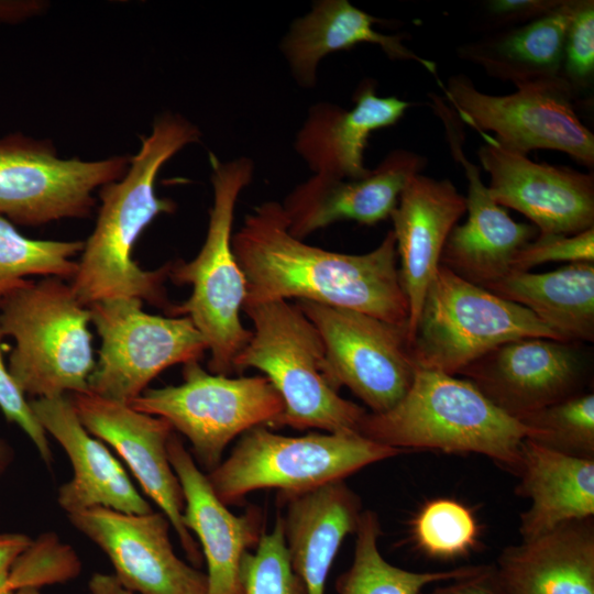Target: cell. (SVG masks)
Returning <instances> with one entry per match:
<instances>
[{
    "instance_id": "6da1fadb",
    "label": "cell",
    "mask_w": 594,
    "mask_h": 594,
    "mask_svg": "<svg viewBox=\"0 0 594 594\" xmlns=\"http://www.w3.org/2000/svg\"><path fill=\"white\" fill-rule=\"evenodd\" d=\"M287 224L282 204L265 201L232 235L246 282L244 304L308 300L361 311L408 331L409 304L392 230L374 250L345 254L307 244Z\"/></svg>"
},
{
    "instance_id": "7a4b0ae2",
    "label": "cell",
    "mask_w": 594,
    "mask_h": 594,
    "mask_svg": "<svg viewBox=\"0 0 594 594\" xmlns=\"http://www.w3.org/2000/svg\"><path fill=\"white\" fill-rule=\"evenodd\" d=\"M197 125L178 113L164 112L151 133L141 136V147L131 156L123 177L99 188L101 206L84 248L70 288L85 307L114 298H138L165 308L169 304L164 282L172 262L155 271L141 268L132 258L133 246L146 227L161 213H173L176 204L156 195L162 166L185 146L198 143Z\"/></svg>"
},
{
    "instance_id": "3957f363",
    "label": "cell",
    "mask_w": 594,
    "mask_h": 594,
    "mask_svg": "<svg viewBox=\"0 0 594 594\" xmlns=\"http://www.w3.org/2000/svg\"><path fill=\"white\" fill-rule=\"evenodd\" d=\"M358 432L407 452L482 454L515 475L522 441L535 436L468 380L420 367L406 395L387 411L366 413Z\"/></svg>"
},
{
    "instance_id": "277c9868",
    "label": "cell",
    "mask_w": 594,
    "mask_h": 594,
    "mask_svg": "<svg viewBox=\"0 0 594 594\" xmlns=\"http://www.w3.org/2000/svg\"><path fill=\"white\" fill-rule=\"evenodd\" d=\"M242 309L253 329L233 370L257 369L276 388L284 410L272 427L358 432L367 411L330 384L321 337L297 304L278 299L244 304Z\"/></svg>"
},
{
    "instance_id": "5b68a950",
    "label": "cell",
    "mask_w": 594,
    "mask_h": 594,
    "mask_svg": "<svg viewBox=\"0 0 594 594\" xmlns=\"http://www.w3.org/2000/svg\"><path fill=\"white\" fill-rule=\"evenodd\" d=\"M213 201L205 242L189 262H172L168 277L190 285L187 300L173 305L167 315L188 317L204 337L210 373H234L233 361L251 338L240 310L246 298V282L232 248V227L238 198L252 182L254 163L240 156L221 161L209 153Z\"/></svg>"
},
{
    "instance_id": "8992f818",
    "label": "cell",
    "mask_w": 594,
    "mask_h": 594,
    "mask_svg": "<svg viewBox=\"0 0 594 594\" xmlns=\"http://www.w3.org/2000/svg\"><path fill=\"white\" fill-rule=\"evenodd\" d=\"M90 312L57 277L29 280L0 304V324L15 344L8 370L24 393L52 398L89 392L96 361Z\"/></svg>"
},
{
    "instance_id": "52a82bcc",
    "label": "cell",
    "mask_w": 594,
    "mask_h": 594,
    "mask_svg": "<svg viewBox=\"0 0 594 594\" xmlns=\"http://www.w3.org/2000/svg\"><path fill=\"white\" fill-rule=\"evenodd\" d=\"M406 452L358 432L289 437L257 426L242 433L229 457L206 475L217 496L232 505L258 490L307 492Z\"/></svg>"
},
{
    "instance_id": "ba28073f",
    "label": "cell",
    "mask_w": 594,
    "mask_h": 594,
    "mask_svg": "<svg viewBox=\"0 0 594 594\" xmlns=\"http://www.w3.org/2000/svg\"><path fill=\"white\" fill-rule=\"evenodd\" d=\"M521 338H561L529 309L440 265L415 324L416 367L457 375L494 348Z\"/></svg>"
},
{
    "instance_id": "9c48e42d",
    "label": "cell",
    "mask_w": 594,
    "mask_h": 594,
    "mask_svg": "<svg viewBox=\"0 0 594 594\" xmlns=\"http://www.w3.org/2000/svg\"><path fill=\"white\" fill-rule=\"evenodd\" d=\"M183 383L146 388L129 405L161 417L185 436L201 466L212 471L227 446L257 426L272 427L284 403L265 376L213 374L199 361L184 364Z\"/></svg>"
},
{
    "instance_id": "30bf717a",
    "label": "cell",
    "mask_w": 594,
    "mask_h": 594,
    "mask_svg": "<svg viewBox=\"0 0 594 594\" xmlns=\"http://www.w3.org/2000/svg\"><path fill=\"white\" fill-rule=\"evenodd\" d=\"M440 88L462 123L493 132L504 148L522 155L556 150L593 167L594 134L576 114L574 91L562 77L519 85L503 96L482 92L463 74L452 75Z\"/></svg>"
},
{
    "instance_id": "8fae6325",
    "label": "cell",
    "mask_w": 594,
    "mask_h": 594,
    "mask_svg": "<svg viewBox=\"0 0 594 594\" xmlns=\"http://www.w3.org/2000/svg\"><path fill=\"white\" fill-rule=\"evenodd\" d=\"M138 298L88 306L101 344L89 392L130 404L161 372L199 361L207 343L188 317L150 315Z\"/></svg>"
},
{
    "instance_id": "7c38bea8",
    "label": "cell",
    "mask_w": 594,
    "mask_h": 594,
    "mask_svg": "<svg viewBox=\"0 0 594 594\" xmlns=\"http://www.w3.org/2000/svg\"><path fill=\"white\" fill-rule=\"evenodd\" d=\"M130 160H65L48 140L0 138V217L28 227L86 218L96 205L94 190L123 177Z\"/></svg>"
},
{
    "instance_id": "4fadbf2b",
    "label": "cell",
    "mask_w": 594,
    "mask_h": 594,
    "mask_svg": "<svg viewBox=\"0 0 594 594\" xmlns=\"http://www.w3.org/2000/svg\"><path fill=\"white\" fill-rule=\"evenodd\" d=\"M296 304L321 337L327 376L337 391L349 388L374 414L406 395L416 371L407 327L352 309Z\"/></svg>"
},
{
    "instance_id": "5bb4252c",
    "label": "cell",
    "mask_w": 594,
    "mask_h": 594,
    "mask_svg": "<svg viewBox=\"0 0 594 594\" xmlns=\"http://www.w3.org/2000/svg\"><path fill=\"white\" fill-rule=\"evenodd\" d=\"M430 107L441 120L455 162L468 180L466 221L455 226L444 244L440 265L461 278L485 287L512 272L516 253L538 234L531 223L516 222L490 196L481 169L464 154L463 123L444 98L429 94Z\"/></svg>"
},
{
    "instance_id": "9a60e30c",
    "label": "cell",
    "mask_w": 594,
    "mask_h": 594,
    "mask_svg": "<svg viewBox=\"0 0 594 594\" xmlns=\"http://www.w3.org/2000/svg\"><path fill=\"white\" fill-rule=\"evenodd\" d=\"M109 558L118 582L139 594H207L206 573L180 560L162 512L132 514L94 507L67 515Z\"/></svg>"
},
{
    "instance_id": "2e32d148",
    "label": "cell",
    "mask_w": 594,
    "mask_h": 594,
    "mask_svg": "<svg viewBox=\"0 0 594 594\" xmlns=\"http://www.w3.org/2000/svg\"><path fill=\"white\" fill-rule=\"evenodd\" d=\"M68 398L84 427L123 459L169 520L188 559L199 564L198 546L183 521L182 486L168 459L167 444L174 432L169 422L90 392L69 394Z\"/></svg>"
},
{
    "instance_id": "e0dca14e",
    "label": "cell",
    "mask_w": 594,
    "mask_h": 594,
    "mask_svg": "<svg viewBox=\"0 0 594 594\" xmlns=\"http://www.w3.org/2000/svg\"><path fill=\"white\" fill-rule=\"evenodd\" d=\"M477 133L484 140L477 156L497 205L522 213L539 234H575L594 227L593 173L536 163L488 133Z\"/></svg>"
},
{
    "instance_id": "ac0fdd59",
    "label": "cell",
    "mask_w": 594,
    "mask_h": 594,
    "mask_svg": "<svg viewBox=\"0 0 594 594\" xmlns=\"http://www.w3.org/2000/svg\"><path fill=\"white\" fill-rule=\"evenodd\" d=\"M585 361L574 342L521 338L503 343L459 373L519 419L582 392Z\"/></svg>"
},
{
    "instance_id": "d6986e66",
    "label": "cell",
    "mask_w": 594,
    "mask_h": 594,
    "mask_svg": "<svg viewBox=\"0 0 594 594\" xmlns=\"http://www.w3.org/2000/svg\"><path fill=\"white\" fill-rule=\"evenodd\" d=\"M425 165L424 156L398 148L361 178L314 175L297 185L282 204L288 231L304 240L341 220L376 224L391 217L403 190Z\"/></svg>"
},
{
    "instance_id": "ffe728a7",
    "label": "cell",
    "mask_w": 594,
    "mask_h": 594,
    "mask_svg": "<svg viewBox=\"0 0 594 594\" xmlns=\"http://www.w3.org/2000/svg\"><path fill=\"white\" fill-rule=\"evenodd\" d=\"M167 451L184 495V525L197 535L206 559L207 594H244L242 562L263 534L260 510L232 514L175 432Z\"/></svg>"
},
{
    "instance_id": "44dd1931",
    "label": "cell",
    "mask_w": 594,
    "mask_h": 594,
    "mask_svg": "<svg viewBox=\"0 0 594 594\" xmlns=\"http://www.w3.org/2000/svg\"><path fill=\"white\" fill-rule=\"evenodd\" d=\"M30 405L46 435L61 444L72 463L73 476L57 492V504L67 515L94 507L152 512L117 458L84 427L68 396L34 398Z\"/></svg>"
},
{
    "instance_id": "7402d4cb",
    "label": "cell",
    "mask_w": 594,
    "mask_h": 594,
    "mask_svg": "<svg viewBox=\"0 0 594 594\" xmlns=\"http://www.w3.org/2000/svg\"><path fill=\"white\" fill-rule=\"evenodd\" d=\"M465 211V197L451 180L417 174L389 217L400 264L399 277L409 304V342L447 239Z\"/></svg>"
},
{
    "instance_id": "603a6c76",
    "label": "cell",
    "mask_w": 594,
    "mask_h": 594,
    "mask_svg": "<svg viewBox=\"0 0 594 594\" xmlns=\"http://www.w3.org/2000/svg\"><path fill=\"white\" fill-rule=\"evenodd\" d=\"M410 106L394 96L380 97L373 82H364L351 109L330 102L314 105L296 134L295 151L314 175L337 179L364 177L370 172L363 157L371 134L397 123Z\"/></svg>"
},
{
    "instance_id": "cb8c5ba5",
    "label": "cell",
    "mask_w": 594,
    "mask_h": 594,
    "mask_svg": "<svg viewBox=\"0 0 594 594\" xmlns=\"http://www.w3.org/2000/svg\"><path fill=\"white\" fill-rule=\"evenodd\" d=\"M278 497L286 507L280 516L292 568L308 594H324L339 548L356 530L363 512L361 499L344 480Z\"/></svg>"
},
{
    "instance_id": "d4e9b609",
    "label": "cell",
    "mask_w": 594,
    "mask_h": 594,
    "mask_svg": "<svg viewBox=\"0 0 594 594\" xmlns=\"http://www.w3.org/2000/svg\"><path fill=\"white\" fill-rule=\"evenodd\" d=\"M494 566L504 594H594L593 517L507 546Z\"/></svg>"
},
{
    "instance_id": "484cf974",
    "label": "cell",
    "mask_w": 594,
    "mask_h": 594,
    "mask_svg": "<svg viewBox=\"0 0 594 594\" xmlns=\"http://www.w3.org/2000/svg\"><path fill=\"white\" fill-rule=\"evenodd\" d=\"M516 494L530 499L520 514L522 541L594 516V459L558 452L526 438Z\"/></svg>"
},
{
    "instance_id": "4316f807",
    "label": "cell",
    "mask_w": 594,
    "mask_h": 594,
    "mask_svg": "<svg viewBox=\"0 0 594 594\" xmlns=\"http://www.w3.org/2000/svg\"><path fill=\"white\" fill-rule=\"evenodd\" d=\"M377 19L346 0H320L311 10L295 20L280 43L297 82L311 88L317 82L320 61L330 53L350 50L361 43L377 44L392 59L418 63L435 78L437 65L417 55L402 43L398 35L377 32L373 25Z\"/></svg>"
},
{
    "instance_id": "83f0119b",
    "label": "cell",
    "mask_w": 594,
    "mask_h": 594,
    "mask_svg": "<svg viewBox=\"0 0 594 594\" xmlns=\"http://www.w3.org/2000/svg\"><path fill=\"white\" fill-rule=\"evenodd\" d=\"M578 4L579 0H562L538 19L460 47L459 56L515 86L560 78L565 36Z\"/></svg>"
},
{
    "instance_id": "f1b7e54d",
    "label": "cell",
    "mask_w": 594,
    "mask_h": 594,
    "mask_svg": "<svg viewBox=\"0 0 594 594\" xmlns=\"http://www.w3.org/2000/svg\"><path fill=\"white\" fill-rule=\"evenodd\" d=\"M484 288L529 309L564 342L594 340V262L547 273L512 271Z\"/></svg>"
},
{
    "instance_id": "f546056e",
    "label": "cell",
    "mask_w": 594,
    "mask_h": 594,
    "mask_svg": "<svg viewBox=\"0 0 594 594\" xmlns=\"http://www.w3.org/2000/svg\"><path fill=\"white\" fill-rule=\"evenodd\" d=\"M354 534L353 561L337 580L338 594H421L430 584L459 579L477 566L416 572L391 564L378 549L382 535L380 518L370 509H363Z\"/></svg>"
},
{
    "instance_id": "4dcf8cb0",
    "label": "cell",
    "mask_w": 594,
    "mask_h": 594,
    "mask_svg": "<svg viewBox=\"0 0 594 594\" xmlns=\"http://www.w3.org/2000/svg\"><path fill=\"white\" fill-rule=\"evenodd\" d=\"M82 241L35 240L24 237L7 218L0 217V304L24 286L29 276L73 278L75 255Z\"/></svg>"
},
{
    "instance_id": "1f68e13d",
    "label": "cell",
    "mask_w": 594,
    "mask_h": 594,
    "mask_svg": "<svg viewBox=\"0 0 594 594\" xmlns=\"http://www.w3.org/2000/svg\"><path fill=\"white\" fill-rule=\"evenodd\" d=\"M535 442L558 452L594 459V394L578 393L518 419Z\"/></svg>"
},
{
    "instance_id": "d6a6232c",
    "label": "cell",
    "mask_w": 594,
    "mask_h": 594,
    "mask_svg": "<svg viewBox=\"0 0 594 594\" xmlns=\"http://www.w3.org/2000/svg\"><path fill=\"white\" fill-rule=\"evenodd\" d=\"M417 546L431 558L455 559L475 548L480 526L473 512L452 498L427 502L413 521Z\"/></svg>"
},
{
    "instance_id": "836d02e7",
    "label": "cell",
    "mask_w": 594,
    "mask_h": 594,
    "mask_svg": "<svg viewBox=\"0 0 594 594\" xmlns=\"http://www.w3.org/2000/svg\"><path fill=\"white\" fill-rule=\"evenodd\" d=\"M241 574L244 594H308L292 568L280 514L272 531L262 534L255 551L244 556Z\"/></svg>"
},
{
    "instance_id": "e575fe53",
    "label": "cell",
    "mask_w": 594,
    "mask_h": 594,
    "mask_svg": "<svg viewBox=\"0 0 594 594\" xmlns=\"http://www.w3.org/2000/svg\"><path fill=\"white\" fill-rule=\"evenodd\" d=\"M81 562L76 551L61 541L57 535L46 532L32 539L29 547L12 565L7 588L65 583L79 575Z\"/></svg>"
},
{
    "instance_id": "d590c367",
    "label": "cell",
    "mask_w": 594,
    "mask_h": 594,
    "mask_svg": "<svg viewBox=\"0 0 594 594\" xmlns=\"http://www.w3.org/2000/svg\"><path fill=\"white\" fill-rule=\"evenodd\" d=\"M593 74L594 1L579 0L565 36L561 75L575 94L590 87Z\"/></svg>"
},
{
    "instance_id": "8d00e7d4",
    "label": "cell",
    "mask_w": 594,
    "mask_h": 594,
    "mask_svg": "<svg viewBox=\"0 0 594 594\" xmlns=\"http://www.w3.org/2000/svg\"><path fill=\"white\" fill-rule=\"evenodd\" d=\"M550 262H594V227L575 234H538L516 253L512 271Z\"/></svg>"
},
{
    "instance_id": "74e56055",
    "label": "cell",
    "mask_w": 594,
    "mask_h": 594,
    "mask_svg": "<svg viewBox=\"0 0 594 594\" xmlns=\"http://www.w3.org/2000/svg\"><path fill=\"white\" fill-rule=\"evenodd\" d=\"M3 337L0 324V410L9 422L18 425L26 433L41 459L50 465L53 454L47 435L3 361Z\"/></svg>"
},
{
    "instance_id": "f35d334b",
    "label": "cell",
    "mask_w": 594,
    "mask_h": 594,
    "mask_svg": "<svg viewBox=\"0 0 594 594\" xmlns=\"http://www.w3.org/2000/svg\"><path fill=\"white\" fill-rule=\"evenodd\" d=\"M562 0H491L487 12L496 22H525L554 10Z\"/></svg>"
},
{
    "instance_id": "ab89813d",
    "label": "cell",
    "mask_w": 594,
    "mask_h": 594,
    "mask_svg": "<svg viewBox=\"0 0 594 594\" xmlns=\"http://www.w3.org/2000/svg\"><path fill=\"white\" fill-rule=\"evenodd\" d=\"M421 594H504L494 564H477L476 569L459 579Z\"/></svg>"
},
{
    "instance_id": "60d3db41",
    "label": "cell",
    "mask_w": 594,
    "mask_h": 594,
    "mask_svg": "<svg viewBox=\"0 0 594 594\" xmlns=\"http://www.w3.org/2000/svg\"><path fill=\"white\" fill-rule=\"evenodd\" d=\"M31 541L32 538L24 534H0V590L7 587L13 563Z\"/></svg>"
},
{
    "instance_id": "b9f144b4",
    "label": "cell",
    "mask_w": 594,
    "mask_h": 594,
    "mask_svg": "<svg viewBox=\"0 0 594 594\" xmlns=\"http://www.w3.org/2000/svg\"><path fill=\"white\" fill-rule=\"evenodd\" d=\"M90 594H134L123 587L113 574L95 573L88 583Z\"/></svg>"
},
{
    "instance_id": "7bdbcfd3",
    "label": "cell",
    "mask_w": 594,
    "mask_h": 594,
    "mask_svg": "<svg viewBox=\"0 0 594 594\" xmlns=\"http://www.w3.org/2000/svg\"><path fill=\"white\" fill-rule=\"evenodd\" d=\"M13 450L7 441L0 438V476L7 471L13 460Z\"/></svg>"
},
{
    "instance_id": "ee69618b",
    "label": "cell",
    "mask_w": 594,
    "mask_h": 594,
    "mask_svg": "<svg viewBox=\"0 0 594 594\" xmlns=\"http://www.w3.org/2000/svg\"><path fill=\"white\" fill-rule=\"evenodd\" d=\"M0 594H43V593L37 587L24 586V587H18L13 590L3 587L0 590Z\"/></svg>"
}]
</instances>
